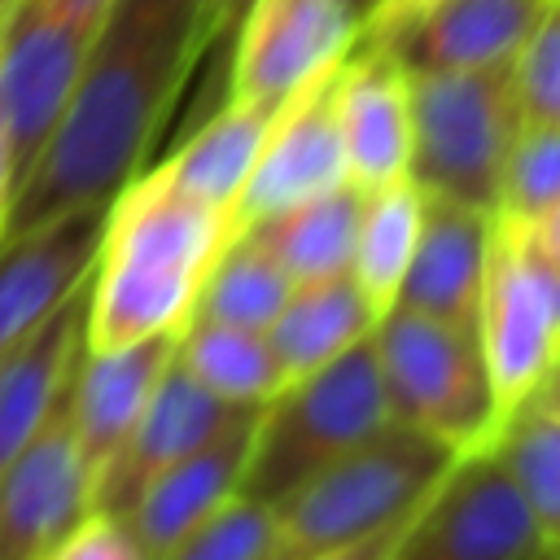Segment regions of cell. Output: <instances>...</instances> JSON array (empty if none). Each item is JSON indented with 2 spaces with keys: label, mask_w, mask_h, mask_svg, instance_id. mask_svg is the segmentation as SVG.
Listing matches in <instances>:
<instances>
[{
  "label": "cell",
  "mask_w": 560,
  "mask_h": 560,
  "mask_svg": "<svg viewBox=\"0 0 560 560\" xmlns=\"http://www.w3.org/2000/svg\"><path fill=\"white\" fill-rule=\"evenodd\" d=\"M512 92L521 122H560V0H542V13L512 57Z\"/></svg>",
  "instance_id": "obj_30"
},
{
  "label": "cell",
  "mask_w": 560,
  "mask_h": 560,
  "mask_svg": "<svg viewBox=\"0 0 560 560\" xmlns=\"http://www.w3.org/2000/svg\"><path fill=\"white\" fill-rule=\"evenodd\" d=\"M4 214H9V188H0V236H4Z\"/></svg>",
  "instance_id": "obj_36"
},
{
  "label": "cell",
  "mask_w": 560,
  "mask_h": 560,
  "mask_svg": "<svg viewBox=\"0 0 560 560\" xmlns=\"http://www.w3.org/2000/svg\"><path fill=\"white\" fill-rule=\"evenodd\" d=\"M350 4H354V9H359V18H363V13H368V4H372V0H350Z\"/></svg>",
  "instance_id": "obj_39"
},
{
  "label": "cell",
  "mask_w": 560,
  "mask_h": 560,
  "mask_svg": "<svg viewBox=\"0 0 560 560\" xmlns=\"http://www.w3.org/2000/svg\"><path fill=\"white\" fill-rule=\"evenodd\" d=\"M538 560H560V547H547V551H542Z\"/></svg>",
  "instance_id": "obj_38"
},
{
  "label": "cell",
  "mask_w": 560,
  "mask_h": 560,
  "mask_svg": "<svg viewBox=\"0 0 560 560\" xmlns=\"http://www.w3.org/2000/svg\"><path fill=\"white\" fill-rule=\"evenodd\" d=\"M4 4H13V0H4Z\"/></svg>",
  "instance_id": "obj_41"
},
{
  "label": "cell",
  "mask_w": 560,
  "mask_h": 560,
  "mask_svg": "<svg viewBox=\"0 0 560 560\" xmlns=\"http://www.w3.org/2000/svg\"><path fill=\"white\" fill-rule=\"evenodd\" d=\"M210 48L214 0H114L52 136L9 192L4 236L83 206H109L144 171L192 66Z\"/></svg>",
  "instance_id": "obj_1"
},
{
  "label": "cell",
  "mask_w": 560,
  "mask_h": 560,
  "mask_svg": "<svg viewBox=\"0 0 560 560\" xmlns=\"http://www.w3.org/2000/svg\"><path fill=\"white\" fill-rule=\"evenodd\" d=\"M332 74L306 83L276 109L267 140L258 149V162L232 210L236 232L267 214H280L289 206H302L319 192L350 184L341 136H337V114H332Z\"/></svg>",
  "instance_id": "obj_13"
},
{
  "label": "cell",
  "mask_w": 560,
  "mask_h": 560,
  "mask_svg": "<svg viewBox=\"0 0 560 560\" xmlns=\"http://www.w3.org/2000/svg\"><path fill=\"white\" fill-rule=\"evenodd\" d=\"M556 201H560V122H521L503 158L494 214L534 223Z\"/></svg>",
  "instance_id": "obj_28"
},
{
  "label": "cell",
  "mask_w": 560,
  "mask_h": 560,
  "mask_svg": "<svg viewBox=\"0 0 560 560\" xmlns=\"http://www.w3.org/2000/svg\"><path fill=\"white\" fill-rule=\"evenodd\" d=\"M389 420L394 416L385 402V385L368 332L346 354L284 385L271 402L258 407V424L236 494L276 503L298 481H306L324 464L341 459L346 451L381 433Z\"/></svg>",
  "instance_id": "obj_4"
},
{
  "label": "cell",
  "mask_w": 560,
  "mask_h": 560,
  "mask_svg": "<svg viewBox=\"0 0 560 560\" xmlns=\"http://www.w3.org/2000/svg\"><path fill=\"white\" fill-rule=\"evenodd\" d=\"M420 214H424V188L411 175L398 179V184L363 192V214H359L350 276L363 289V298L376 311V319L398 302L402 276H407L411 254H416Z\"/></svg>",
  "instance_id": "obj_25"
},
{
  "label": "cell",
  "mask_w": 560,
  "mask_h": 560,
  "mask_svg": "<svg viewBox=\"0 0 560 560\" xmlns=\"http://www.w3.org/2000/svg\"><path fill=\"white\" fill-rule=\"evenodd\" d=\"M271 503L232 494L214 516L184 534L162 560H271Z\"/></svg>",
  "instance_id": "obj_29"
},
{
  "label": "cell",
  "mask_w": 560,
  "mask_h": 560,
  "mask_svg": "<svg viewBox=\"0 0 560 560\" xmlns=\"http://www.w3.org/2000/svg\"><path fill=\"white\" fill-rule=\"evenodd\" d=\"M542 534L490 446L455 455L389 560H538Z\"/></svg>",
  "instance_id": "obj_9"
},
{
  "label": "cell",
  "mask_w": 560,
  "mask_h": 560,
  "mask_svg": "<svg viewBox=\"0 0 560 560\" xmlns=\"http://www.w3.org/2000/svg\"><path fill=\"white\" fill-rule=\"evenodd\" d=\"M175 341H179V332H162V337L136 341V346L79 354L74 376L66 385V411H70L74 442L92 468V486L105 472V464L118 455V446L127 442L153 385L171 368Z\"/></svg>",
  "instance_id": "obj_17"
},
{
  "label": "cell",
  "mask_w": 560,
  "mask_h": 560,
  "mask_svg": "<svg viewBox=\"0 0 560 560\" xmlns=\"http://www.w3.org/2000/svg\"><path fill=\"white\" fill-rule=\"evenodd\" d=\"M376 324V311L368 306L363 289L350 271L298 284L280 315L267 324V346L280 363L284 385L311 376L315 368L346 354L354 341H363Z\"/></svg>",
  "instance_id": "obj_22"
},
{
  "label": "cell",
  "mask_w": 560,
  "mask_h": 560,
  "mask_svg": "<svg viewBox=\"0 0 560 560\" xmlns=\"http://www.w3.org/2000/svg\"><path fill=\"white\" fill-rule=\"evenodd\" d=\"M411 179L494 214L508 144L521 127L512 66L411 70Z\"/></svg>",
  "instance_id": "obj_6"
},
{
  "label": "cell",
  "mask_w": 560,
  "mask_h": 560,
  "mask_svg": "<svg viewBox=\"0 0 560 560\" xmlns=\"http://www.w3.org/2000/svg\"><path fill=\"white\" fill-rule=\"evenodd\" d=\"M359 22L350 0H249L232 31L228 101L280 109L293 92L341 66Z\"/></svg>",
  "instance_id": "obj_10"
},
{
  "label": "cell",
  "mask_w": 560,
  "mask_h": 560,
  "mask_svg": "<svg viewBox=\"0 0 560 560\" xmlns=\"http://www.w3.org/2000/svg\"><path fill=\"white\" fill-rule=\"evenodd\" d=\"M245 9H249V0H214V44L232 39V31L245 18Z\"/></svg>",
  "instance_id": "obj_35"
},
{
  "label": "cell",
  "mask_w": 560,
  "mask_h": 560,
  "mask_svg": "<svg viewBox=\"0 0 560 560\" xmlns=\"http://www.w3.org/2000/svg\"><path fill=\"white\" fill-rule=\"evenodd\" d=\"M254 424H258V407L245 411L241 420H232L206 446H197L184 459H175L171 468H162L131 499L122 521H127L136 547L144 551V560H162L184 534H192L206 516H214L241 490V472H245V455H249V442H254Z\"/></svg>",
  "instance_id": "obj_16"
},
{
  "label": "cell",
  "mask_w": 560,
  "mask_h": 560,
  "mask_svg": "<svg viewBox=\"0 0 560 560\" xmlns=\"http://www.w3.org/2000/svg\"><path fill=\"white\" fill-rule=\"evenodd\" d=\"M389 416L455 455L490 446V389L472 328L389 306L372 324Z\"/></svg>",
  "instance_id": "obj_7"
},
{
  "label": "cell",
  "mask_w": 560,
  "mask_h": 560,
  "mask_svg": "<svg viewBox=\"0 0 560 560\" xmlns=\"http://www.w3.org/2000/svg\"><path fill=\"white\" fill-rule=\"evenodd\" d=\"M490 219L494 214L481 206L424 192L416 254H411V267L402 276L394 306L420 311L442 324L472 328L481 271H486V245H490Z\"/></svg>",
  "instance_id": "obj_18"
},
{
  "label": "cell",
  "mask_w": 560,
  "mask_h": 560,
  "mask_svg": "<svg viewBox=\"0 0 560 560\" xmlns=\"http://www.w3.org/2000/svg\"><path fill=\"white\" fill-rule=\"evenodd\" d=\"M232 236V214L184 197L153 166L136 171L105 206L83 302V350H118L179 332Z\"/></svg>",
  "instance_id": "obj_2"
},
{
  "label": "cell",
  "mask_w": 560,
  "mask_h": 560,
  "mask_svg": "<svg viewBox=\"0 0 560 560\" xmlns=\"http://www.w3.org/2000/svg\"><path fill=\"white\" fill-rule=\"evenodd\" d=\"M472 337L490 389V442L560 372V267L516 219H490Z\"/></svg>",
  "instance_id": "obj_5"
},
{
  "label": "cell",
  "mask_w": 560,
  "mask_h": 560,
  "mask_svg": "<svg viewBox=\"0 0 560 560\" xmlns=\"http://www.w3.org/2000/svg\"><path fill=\"white\" fill-rule=\"evenodd\" d=\"M254 407H228L219 402L206 385H197L175 359L162 372V381L153 385L144 411L136 416L127 442L118 446V455L105 464V472L92 486V508L122 516L131 508V499L175 459H184L188 451L206 446L210 438H219L232 420H241Z\"/></svg>",
  "instance_id": "obj_15"
},
{
  "label": "cell",
  "mask_w": 560,
  "mask_h": 560,
  "mask_svg": "<svg viewBox=\"0 0 560 560\" xmlns=\"http://www.w3.org/2000/svg\"><path fill=\"white\" fill-rule=\"evenodd\" d=\"M542 0H433L398 39L411 70H499L529 39Z\"/></svg>",
  "instance_id": "obj_19"
},
{
  "label": "cell",
  "mask_w": 560,
  "mask_h": 560,
  "mask_svg": "<svg viewBox=\"0 0 560 560\" xmlns=\"http://www.w3.org/2000/svg\"><path fill=\"white\" fill-rule=\"evenodd\" d=\"M451 464L455 451L389 420L271 503V560H306L402 521Z\"/></svg>",
  "instance_id": "obj_3"
},
{
  "label": "cell",
  "mask_w": 560,
  "mask_h": 560,
  "mask_svg": "<svg viewBox=\"0 0 560 560\" xmlns=\"http://www.w3.org/2000/svg\"><path fill=\"white\" fill-rule=\"evenodd\" d=\"M332 114L346 179L359 192L411 175V88L407 61L389 39H354L332 74Z\"/></svg>",
  "instance_id": "obj_11"
},
{
  "label": "cell",
  "mask_w": 560,
  "mask_h": 560,
  "mask_svg": "<svg viewBox=\"0 0 560 560\" xmlns=\"http://www.w3.org/2000/svg\"><path fill=\"white\" fill-rule=\"evenodd\" d=\"M39 560H144V551L136 547V538H131L122 516L92 508Z\"/></svg>",
  "instance_id": "obj_31"
},
{
  "label": "cell",
  "mask_w": 560,
  "mask_h": 560,
  "mask_svg": "<svg viewBox=\"0 0 560 560\" xmlns=\"http://www.w3.org/2000/svg\"><path fill=\"white\" fill-rule=\"evenodd\" d=\"M529 228V236H534V245L560 267V201L547 210V214H538L534 223H525Z\"/></svg>",
  "instance_id": "obj_34"
},
{
  "label": "cell",
  "mask_w": 560,
  "mask_h": 560,
  "mask_svg": "<svg viewBox=\"0 0 560 560\" xmlns=\"http://www.w3.org/2000/svg\"><path fill=\"white\" fill-rule=\"evenodd\" d=\"M83 512H92V468L61 398L44 429L0 468V560H39Z\"/></svg>",
  "instance_id": "obj_12"
},
{
  "label": "cell",
  "mask_w": 560,
  "mask_h": 560,
  "mask_svg": "<svg viewBox=\"0 0 560 560\" xmlns=\"http://www.w3.org/2000/svg\"><path fill=\"white\" fill-rule=\"evenodd\" d=\"M9 9H13V4H4V0H0V35H4V22H9Z\"/></svg>",
  "instance_id": "obj_37"
},
{
  "label": "cell",
  "mask_w": 560,
  "mask_h": 560,
  "mask_svg": "<svg viewBox=\"0 0 560 560\" xmlns=\"http://www.w3.org/2000/svg\"><path fill=\"white\" fill-rule=\"evenodd\" d=\"M433 0H372L363 22H359V39H398Z\"/></svg>",
  "instance_id": "obj_32"
},
{
  "label": "cell",
  "mask_w": 560,
  "mask_h": 560,
  "mask_svg": "<svg viewBox=\"0 0 560 560\" xmlns=\"http://www.w3.org/2000/svg\"><path fill=\"white\" fill-rule=\"evenodd\" d=\"M271 118H276V109L223 96V105L153 171L171 188H179L184 197L232 214L236 197H241V188H245V179H249V171L258 162V149L267 140Z\"/></svg>",
  "instance_id": "obj_21"
},
{
  "label": "cell",
  "mask_w": 560,
  "mask_h": 560,
  "mask_svg": "<svg viewBox=\"0 0 560 560\" xmlns=\"http://www.w3.org/2000/svg\"><path fill=\"white\" fill-rule=\"evenodd\" d=\"M556 389H560V372H556Z\"/></svg>",
  "instance_id": "obj_40"
},
{
  "label": "cell",
  "mask_w": 560,
  "mask_h": 560,
  "mask_svg": "<svg viewBox=\"0 0 560 560\" xmlns=\"http://www.w3.org/2000/svg\"><path fill=\"white\" fill-rule=\"evenodd\" d=\"M101 232L105 206H83L0 241V354L88 284Z\"/></svg>",
  "instance_id": "obj_14"
},
{
  "label": "cell",
  "mask_w": 560,
  "mask_h": 560,
  "mask_svg": "<svg viewBox=\"0 0 560 560\" xmlns=\"http://www.w3.org/2000/svg\"><path fill=\"white\" fill-rule=\"evenodd\" d=\"M175 363L228 407H262L284 389L267 332L188 319L175 341Z\"/></svg>",
  "instance_id": "obj_26"
},
{
  "label": "cell",
  "mask_w": 560,
  "mask_h": 560,
  "mask_svg": "<svg viewBox=\"0 0 560 560\" xmlns=\"http://www.w3.org/2000/svg\"><path fill=\"white\" fill-rule=\"evenodd\" d=\"M83 302L88 284L9 354H0V468L44 429V420L66 398V385L83 354Z\"/></svg>",
  "instance_id": "obj_20"
},
{
  "label": "cell",
  "mask_w": 560,
  "mask_h": 560,
  "mask_svg": "<svg viewBox=\"0 0 560 560\" xmlns=\"http://www.w3.org/2000/svg\"><path fill=\"white\" fill-rule=\"evenodd\" d=\"M508 477L516 481L542 547H560V389L556 376L534 389L490 442Z\"/></svg>",
  "instance_id": "obj_24"
},
{
  "label": "cell",
  "mask_w": 560,
  "mask_h": 560,
  "mask_svg": "<svg viewBox=\"0 0 560 560\" xmlns=\"http://www.w3.org/2000/svg\"><path fill=\"white\" fill-rule=\"evenodd\" d=\"M114 0H13L0 35V131L13 184L52 136Z\"/></svg>",
  "instance_id": "obj_8"
},
{
  "label": "cell",
  "mask_w": 560,
  "mask_h": 560,
  "mask_svg": "<svg viewBox=\"0 0 560 560\" xmlns=\"http://www.w3.org/2000/svg\"><path fill=\"white\" fill-rule=\"evenodd\" d=\"M420 503H424V499H420ZM420 503H416V508H420ZM411 516H416V512H407L402 521H394V525H385V529H376V534H363V538H354V542H346V547H332V551H319V556H306V560H389Z\"/></svg>",
  "instance_id": "obj_33"
},
{
  "label": "cell",
  "mask_w": 560,
  "mask_h": 560,
  "mask_svg": "<svg viewBox=\"0 0 560 560\" xmlns=\"http://www.w3.org/2000/svg\"><path fill=\"white\" fill-rule=\"evenodd\" d=\"M298 284L289 280V271L249 236L236 232L223 254L214 258L192 319L201 324H228V328H249V332H267V324L280 315V306L289 302Z\"/></svg>",
  "instance_id": "obj_27"
},
{
  "label": "cell",
  "mask_w": 560,
  "mask_h": 560,
  "mask_svg": "<svg viewBox=\"0 0 560 560\" xmlns=\"http://www.w3.org/2000/svg\"><path fill=\"white\" fill-rule=\"evenodd\" d=\"M359 214H363V192L354 184H341V188L319 192L302 206L267 214L241 232H249L289 271L293 284H311V280H328V276L350 271Z\"/></svg>",
  "instance_id": "obj_23"
}]
</instances>
